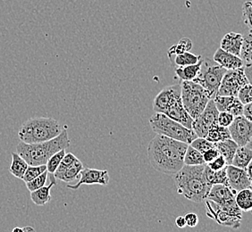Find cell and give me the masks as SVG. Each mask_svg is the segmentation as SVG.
Returning a JSON list of instances; mask_svg holds the SVG:
<instances>
[{"mask_svg":"<svg viewBox=\"0 0 252 232\" xmlns=\"http://www.w3.org/2000/svg\"><path fill=\"white\" fill-rule=\"evenodd\" d=\"M181 99L185 110L195 119L208 105L210 97L198 83L181 82Z\"/></svg>","mask_w":252,"mask_h":232,"instance_id":"obj_6","label":"cell"},{"mask_svg":"<svg viewBox=\"0 0 252 232\" xmlns=\"http://www.w3.org/2000/svg\"><path fill=\"white\" fill-rule=\"evenodd\" d=\"M63 128L59 121L53 118L33 117L21 125L18 138L20 141L26 144L42 143L58 137Z\"/></svg>","mask_w":252,"mask_h":232,"instance_id":"obj_4","label":"cell"},{"mask_svg":"<svg viewBox=\"0 0 252 232\" xmlns=\"http://www.w3.org/2000/svg\"><path fill=\"white\" fill-rule=\"evenodd\" d=\"M79 181L77 183L68 184V189H78L82 185H101L107 186L109 182V174L107 170L92 169V168H83L79 175Z\"/></svg>","mask_w":252,"mask_h":232,"instance_id":"obj_13","label":"cell"},{"mask_svg":"<svg viewBox=\"0 0 252 232\" xmlns=\"http://www.w3.org/2000/svg\"><path fill=\"white\" fill-rule=\"evenodd\" d=\"M83 168L84 167H83V163L80 160H78L73 165L69 166L66 169L61 172H55V174H53L54 177L56 179H59L61 181L69 183L79 178L80 173L83 171Z\"/></svg>","mask_w":252,"mask_h":232,"instance_id":"obj_21","label":"cell"},{"mask_svg":"<svg viewBox=\"0 0 252 232\" xmlns=\"http://www.w3.org/2000/svg\"><path fill=\"white\" fill-rule=\"evenodd\" d=\"M252 142H251L248 145L238 146L231 165L241 169H246L248 165L252 163Z\"/></svg>","mask_w":252,"mask_h":232,"instance_id":"obj_20","label":"cell"},{"mask_svg":"<svg viewBox=\"0 0 252 232\" xmlns=\"http://www.w3.org/2000/svg\"><path fill=\"white\" fill-rule=\"evenodd\" d=\"M235 203L242 212H251L252 209V189H243L235 195Z\"/></svg>","mask_w":252,"mask_h":232,"instance_id":"obj_28","label":"cell"},{"mask_svg":"<svg viewBox=\"0 0 252 232\" xmlns=\"http://www.w3.org/2000/svg\"><path fill=\"white\" fill-rule=\"evenodd\" d=\"M213 61L224 68L226 71L236 70L239 68L243 67V60L241 58L234 56L233 54L228 53L223 49L219 48L214 54Z\"/></svg>","mask_w":252,"mask_h":232,"instance_id":"obj_17","label":"cell"},{"mask_svg":"<svg viewBox=\"0 0 252 232\" xmlns=\"http://www.w3.org/2000/svg\"><path fill=\"white\" fill-rule=\"evenodd\" d=\"M202 63V58L195 64L175 68V74L181 82H192L198 76Z\"/></svg>","mask_w":252,"mask_h":232,"instance_id":"obj_23","label":"cell"},{"mask_svg":"<svg viewBox=\"0 0 252 232\" xmlns=\"http://www.w3.org/2000/svg\"><path fill=\"white\" fill-rule=\"evenodd\" d=\"M206 210H207V216L216 221L222 226L236 230L239 229L242 224L243 215H236V214L229 213L223 208L220 207L219 204L207 199H206Z\"/></svg>","mask_w":252,"mask_h":232,"instance_id":"obj_11","label":"cell"},{"mask_svg":"<svg viewBox=\"0 0 252 232\" xmlns=\"http://www.w3.org/2000/svg\"><path fill=\"white\" fill-rule=\"evenodd\" d=\"M228 187L235 193L243 189H252V180L246 169H241L233 165H226Z\"/></svg>","mask_w":252,"mask_h":232,"instance_id":"obj_15","label":"cell"},{"mask_svg":"<svg viewBox=\"0 0 252 232\" xmlns=\"http://www.w3.org/2000/svg\"><path fill=\"white\" fill-rule=\"evenodd\" d=\"M252 104H246L243 105V116H244L247 120L252 121Z\"/></svg>","mask_w":252,"mask_h":232,"instance_id":"obj_45","label":"cell"},{"mask_svg":"<svg viewBox=\"0 0 252 232\" xmlns=\"http://www.w3.org/2000/svg\"><path fill=\"white\" fill-rule=\"evenodd\" d=\"M238 146L239 145L232 139H228L219 143H215V147L219 151L220 155H222L224 158L227 165H232V161Z\"/></svg>","mask_w":252,"mask_h":232,"instance_id":"obj_22","label":"cell"},{"mask_svg":"<svg viewBox=\"0 0 252 232\" xmlns=\"http://www.w3.org/2000/svg\"><path fill=\"white\" fill-rule=\"evenodd\" d=\"M233 98L234 97H225V96L217 95L213 100L219 112H228V109L231 106Z\"/></svg>","mask_w":252,"mask_h":232,"instance_id":"obj_36","label":"cell"},{"mask_svg":"<svg viewBox=\"0 0 252 232\" xmlns=\"http://www.w3.org/2000/svg\"><path fill=\"white\" fill-rule=\"evenodd\" d=\"M237 98L243 105L250 104L252 102V84H248L242 87L238 91Z\"/></svg>","mask_w":252,"mask_h":232,"instance_id":"obj_37","label":"cell"},{"mask_svg":"<svg viewBox=\"0 0 252 232\" xmlns=\"http://www.w3.org/2000/svg\"><path fill=\"white\" fill-rule=\"evenodd\" d=\"M209 169L212 171H220L226 167V162L222 155H219V157H217L216 159L213 160L212 162H210L209 164H207Z\"/></svg>","mask_w":252,"mask_h":232,"instance_id":"obj_42","label":"cell"},{"mask_svg":"<svg viewBox=\"0 0 252 232\" xmlns=\"http://www.w3.org/2000/svg\"><path fill=\"white\" fill-rule=\"evenodd\" d=\"M25 232H36L33 228L31 227V226H27V227H24Z\"/></svg>","mask_w":252,"mask_h":232,"instance_id":"obj_48","label":"cell"},{"mask_svg":"<svg viewBox=\"0 0 252 232\" xmlns=\"http://www.w3.org/2000/svg\"><path fill=\"white\" fill-rule=\"evenodd\" d=\"M12 232H25L24 227H15L12 230Z\"/></svg>","mask_w":252,"mask_h":232,"instance_id":"obj_47","label":"cell"},{"mask_svg":"<svg viewBox=\"0 0 252 232\" xmlns=\"http://www.w3.org/2000/svg\"><path fill=\"white\" fill-rule=\"evenodd\" d=\"M188 145L165 136H155L147 151L151 166L162 174L174 176L185 165L184 159Z\"/></svg>","mask_w":252,"mask_h":232,"instance_id":"obj_1","label":"cell"},{"mask_svg":"<svg viewBox=\"0 0 252 232\" xmlns=\"http://www.w3.org/2000/svg\"><path fill=\"white\" fill-rule=\"evenodd\" d=\"M219 114L213 99H210L202 113L193 119L191 130L198 138H206L209 128L218 123Z\"/></svg>","mask_w":252,"mask_h":232,"instance_id":"obj_10","label":"cell"},{"mask_svg":"<svg viewBox=\"0 0 252 232\" xmlns=\"http://www.w3.org/2000/svg\"><path fill=\"white\" fill-rule=\"evenodd\" d=\"M205 165H184L173 176L178 194L191 202L202 203L211 189L204 176Z\"/></svg>","mask_w":252,"mask_h":232,"instance_id":"obj_2","label":"cell"},{"mask_svg":"<svg viewBox=\"0 0 252 232\" xmlns=\"http://www.w3.org/2000/svg\"><path fill=\"white\" fill-rule=\"evenodd\" d=\"M189 145L192 146L194 149L198 150L201 154H203L207 150L215 147V144L207 141L205 138H196L194 141H191Z\"/></svg>","mask_w":252,"mask_h":232,"instance_id":"obj_35","label":"cell"},{"mask_svg":"<svg viewBox=\"0 0 252 232\" xmlns=\"http://www.w3.org/2000/svg\"><path fill=\"white\" fill-rule=\"evenodd\" d=\"M225 73L226 70L213 60L202 58L199 74L192 82L199 84L209 94L210 99H214L218 95L220 84Z\"/></svg>","mask_w":252,"mask_h":232,"instance_id":"obj_7","label":"cell"},{"mask_svg":"<svg viewBox=\"0 0 252 232\" xmlns=\"http://www.w3.org/2000/svg\"><path fill=\"white\" fill-rule=\"evenodd\" d=\"M250 83L245 68L229 70L223 75L218 95L225 97H237L238 91Z\"/></svg>","mask_w":252,"mask_h":232,"instance_id":"obj_8","label":"cell"},{"mask_svg":"<svg viewBox=\"0 0 252 232\" xmlns=\"http://www.w3.org/2000/svg\"><path fill=\"white\" fill-rule=\"evenodd\" d=\"M205 139L207 141H209V142L215 144V143H219L221 141L231 139V135H230L228 128L222 127V126L219 125L218 123H216L209 128L208 134Z\"/></svg>","mask_w":252,"mask_h":232,"instance_id":"obj_26","label":"cell"},{"mask_svg":"<svg viewBox=\"0 0 252 232\" xmlns=\"http://www.w3.org/2000/svg\"><path fill=\"white\" fill-rule=\"evenodd\" d=\"M78 158L75 156V155L72 154V153H67V154H65L64 156H63V160H62V162H61V164L59 165V168L57 169L56 172H61V171H63L64 169H66L68 168L69 166H71V165H73L76 161H78ZM55 174V173H54Z\"/></svg>","mask_w":252,"mask_h":232,"instance_id":"obj_39","label":"cell"},{"mask_svg":"<svg viewBox=\"0 0 252 232\" xmlns=\"http://www.w3.org/2000/svg\"><path fill=\"white\" fill-rule=\"evenodd\" d=\"M252 33L250 32L248 36L243 38V45L240 52V58L243 60V67L251 68L252 60Z\"/></svg>","mask_w":252,"mask_h":232,"instance_id":"obj_29","label":"cell"},{"mask_svg":"<svg viewBox=\"0 0 252 232\" xmlns=\"http://www.w3.org/2000/svg\"><path fill=\"white\" fill-rule=\"evenodd\" d=\"M175 224L179 229H184L186 227L185 216H178L175 219Z\"/></svg>","mask_w":252,"mask_h":232,"instance_id":"obj_46","label":"cell"},{"mask_svg":"<svg viewBox=\"0 0 252 232\" xmlns=\"http://www.w3.org/2000/svg\"><path fill=\"white\" fill-rule=\"evenodd\" d=\"M150 125L157 135L165 136L188 145L198 138L192 130L185 128V126L170 119L164 114L156 113L154 116H151Z\"/></svg>","mask_w":252,"mask_h":232,"instance_id":"obj_5","label":"cell"},{"mask_svg":"<svg viewBox=\"0 0 252 232\" xmlns=\"http://www.w3.org/2000/svg\"><path fill=\"white\" fill-rule=\"evenodd\" d=\"M252 0H248L243 4V18L245 25H248L250 29H252Z\"/></svg>","mask_w":252,"mask_h":232,"instance_id":"obj_38","label":"cell"},{"mask_svg":"<svg viewBox=\"0 0 252 232\" xmlns=\"http://www.w3.org/2000/svg\"><path fill=\"white\" fill-rule=\"evenodd\" d=\"M204 176L207 182L212 187L213 185H224L228 186L227 175L225 168L220 171H212L209 169L208 165H205Z\"/></svg>","mask_w":252,"mask_h":232,"instance_id":"obj_24","label":"cell"},{"mask_svg":"<svg viewBox=\"0 0 252 232\" xmlns=\"http://www.w3.org/2000/svg\"><path fill=\"white\" fill-rule=\"evenodd\" d=\"M165 116L170 119L179 122L180 124L185 126V128L191 130V126L193 122V118L189 116L183 106L182 99L175 102L171 107L165 112Z\"/></svg>","mask_w":252,"mask_h":232,"instance_id":"obj_16","label":"cell"},{"mask_svg":"<svg viewBox=\"0 0 252 232\" xmlns=\"http://www.w3.org/2000/svg\"><path fill=\"white\" fill-rule=\"evenodd\" d=\"M66 154L65 149L60 150L54 154L47 162L46 166H47V172L50 174H54V173L59 168V165L61 164L63 156Z\"/></svg>","mask_w":252,"mask_h":232,"instance_id":"obj_32","label":"cell"},{"mask_svg":"<svg viewBox=\"0 0 252 232\" xmlns=\"http://www.w3.org/2000/svg\"><path fill=\"white\" fill-rule=\"evenodd\" d=\"M48 178H49V173L46 171V172H44L43 174H40L39 176H38L37 178H35L32 180L29 181V182H27L26 183V188L31 192L36 190V189H40L41 187H43V186L46 185Z\"/></svg>","mask_w":252,"mask_h":232,"instance_id":"obj_34","label":"cell"},{"mask_svg":"<svg viewBox=\"0 0 252 232\" xmlns=\"http://www.w3.org/2000/svg\"><path fill=\"white\" fill-rule=\"evenodd\" d=\"M201 58H202L201 56H197V55L190 53V52H185V53L176 55L175 57L170 58L169 60L172 65L177 68L195 64L199 62Z\"/></svg>","mask_w":252,"mask_h":232,"instance_id":"obj_27","label":"cell"},{"mask_svg":"<svg viewBox=\"0 0 252 232\" xmlns=\"http://www.w3.org/2000/svg\"><path fill=\"white\" fill-rule=\"evenodd\" d=\"M243 34L237 32H229L223 36L220 43V49H223L228 53L233 54L234 56H240L242 45H243ZM240 58V57H239Z\"/></svg>","mask_w":252,"mask_h":232,"instance_id":"obj_18","label":"cell"},{"mask_svg":"<svg viewBox=\"0 0 252 232\" xmlns=\"http://www.w3.org/2000/svg\"><path fill=\"white\" fill-rule=\"evenodd\" d=\"M185 219L186 226H189V228H195L199 223V216L195 213H186Z\"/></svg>","mask_w":252,"mask_h":232,"instance_id":"obj_44","label":"cell"},{"mask_svg":"<svg viewBox=\"0 0 252 232\" xmlns=\"http://www.w3.org/2000/svg\"><path fill=\"white\" fill-rule=\"evenodd\" d=\"M179 99H181V84L168 86L157 95L153 102V110L155 113L165 114V112Z\"/></svg>","mask_w":252,"mask_h":232,"instance_id":"obj_14","label":"cell"},{"mask_svg":"<svg viewBox=\"0 0 252 232\" xmlns=\"http://www.w3.org/2000/svg\"><path fill=\"white\" fill-rule=\"evenodd\" d=\"M11 155H12V162L9 167L10 174L14 175L15 178L22 179L29 165L18 153L13 152Z\"/></svg>","mask_w":252,"mask_h":232,"instance_id":"obj_25","label":"cell"},{"mask_svg":"<svg viewBox=\"0 0 252 232\" xmlns=\"http://www.w3.org/2000/svg\"><path fill=\"white\" fill-rule=\"evenodd\" d=\"M234 116L231 115L227 112H219V117H218V124L222 127L228 128L233 122Z\"/></svg>","mask_w":252,"mask_h":232,"instance_id":"obj_40","label":"cell"},{"mask_svg":"<svg viewBox=\"0 0 252 232\" xmlns=\"http://www.w3.org/2000/svg\"><path fill=\"white\" fill-rule=\"evenodd\" d=\"M243 104L238 99L237 97H234L231 106L228 109L227 113H230L234 117H236V116H243Z\"/></svg>","mask_w":252,"mask_h":232,"instance_id":"obj_41","label":"cell"},{"mask_svg":"<svg viewBox=\"0 0 252 232\" xmlns=\"http://www.w3.org/2000/svg\"><path fill=\"white\" fill-rule=\"evenodd\" d=\"M56 185H57L56 178L54 177L53 174H51L50 183L48 186H43L40 189H36V190L31 192L32 201L38 206H43L45 204H47L51 200L50 190Z\"/></svg>","mask_w":252,"mask_h":232,"instance_id":"obj_19","label":"cell"},{"mask_svg":"<svg viewBox=\"0 0 252 232\" xmlns=\"http://www.w3.org/2000/svg\"><path fill=\"white\" fill-rule=\"evenodd\" d=\"M192 49V41L188 38H183L179 40V42L175 45H173L167 51V57L172 58L176 55L189 52V50Z\"/></svg>","mask_w":252,"mask_h":232,"instance_id":"obj_30","label":"cell"},{"mask_svg":"<svg viewBox=\"0 0 252 232\" xmlns=\"http://www.w3.org/2000/svg\"><path fill=\"white\" fill-rule=\"evenodd\" d=\"M228 130L233 140L239 146L246 145L252 142V123L244 116L234 117L233 122L228 127Z\"/></svg>","mask_w":252,"mask_h":232,"instance_id":"obj_12","label":"cell"},{"mask_svg":"<svg viewBox=\"0 0 252 232\" xmlns=\"http://www.w3.org/2000/svg\"><path fill=\"white\" fill-rule=\"evenodd\" d=\"M46 171H47L46 165H37V166L28 165V168L26 170L25 175L22 179L25 181V183H27L35 178H37L38 176L43 174L44 172H46Z\"/></svg>","mask_w":252,"mask_h":232,"instance_id":"obj_33","label":"cell"},{"mask_svg":"<svg viewBox=\"0 0 252 232\" xmlns=\"http://www.w3.org/2000/svg\"><path fill=\"white\" fill-rule=\"evenodd\" d=\"M70 144L71 141L68 136L67 127H64L58 137L49 141L36 144H26L21 141L16 146V153L29 165H44L54 154L60 150L66 149Z\"/></svg>","mask_w":252,"mask_h":232,"instance_id":"obj_3","label":"cell"},{"mask_svg":"<svg viewBox=\"0 0 252 232\" xmlns=\"http://www.w3.org/2000/svg\"><path fill=\"white\" fill-rule=\"evenodd\" d=\"M185 165H206L204 162L202 154L199 153L198 150L194 149L192 146L188 145L186 152H185V159H184Z\"/></svg>","mask_w":252,"mask_h":232,"instance_id":"obj_31","label":"cell"},{"mask_svg":"<svg viewBox=\"0 0 252 232\" xmlns=\"http://www.w3.org/2000/svg\"><path fill=\"white\" fill-rule=\"evenodd\" d=\"M235 195L236 193L228 186L220 184L213 185L207 197V200L219 204L220 207L223 208L229 213L236 215H243V212L235 203Z\"/></svg>","mask_w":252,"mask_h":232,"instance_id":"obj_9","label":"cell"},{"mask_svg":"<svg viewBox=\"0 0 252 232\" xmlns=\"http://www.w3.org/2000/svg\"><path fill=\"white\" fill-rule=\"evenodd\" d=\"M219 155H220V154H219V151L217 150L216 147L207 150V151H205L203 154H202L204 162H205L206 165L209 164L210 162H212V161L216 159L217 157H219Z\"/></svg>","mask_w":252,"mask_h":232,"instance_id":"obj_43","label":"cell"}]
</instances>
